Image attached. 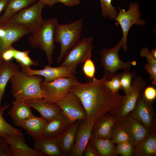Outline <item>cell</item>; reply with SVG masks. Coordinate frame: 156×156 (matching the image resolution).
<instances>
[{
    "label": "cell",
    "mask_w": 156,
    "mask_h": 156,
    "mask_svg": "<svg viewBox=\"0 0 156 156\" xmlns=\"http://www.w3.org/2000/svg\"><path fill=\"white\" fill-rule=\"evenodd\" d=\"M147 85L142 76H137L132 82L130 91L123 96L119 109L114 117L117 122L130 114L133 110L139 97Z\"/></svg>",
    "instance_id": "obj_10"
},
{
    "label": "cell",
    "mask_w": 156,
    "mask_h": 156,
    "mask_svg": "<svg viewBox=\"0 0 156 156\" xmlns=\"http://www.w3.org/2000/svg\"><path fill=\"white\" fill-rule=\"evenodd\" d=\"M122 43L121 38L114 47L110 49L103 48L99 52L101 56V65L104 70L103 76L107 78V81L111 80L118 70H122L123 71H128L132 66L136 65L134 61L124 62L120 58L119 52Z\"/></svg>",
    "instance_id": "obj_5"
},
{
    "label": "cell",
    "mask_w": 156,
    "mask_h": 156,
    "mask_svg": "<svg viewBox=\"0 0 156 156\" xmlns=\"http://www.w3.org/2000/svg\"><path fill=\"white\" fill-rule=\"evenodd\" d=\"M71 124L62 111L55 117L47 121L42 136L56 140L66 131Z\"/></svg>",
    "instance_id": "obj_16"
},
{
    "label": "cell",
    "mask_w": 156,
    "mask_h": 156,
    "mask_svg": "<svg viewBox=\"0 0 156 156\" xmlns=\"http://www.w3.org/2000/svg\"><path fill=\"white\" fill-rule=\"evenodd\" d=\"M117 122L114 116L109 114L102 116L94 123L92 133L99 138L111 139L113 128Z\"/></svg>",
    "instance_id": "obj_19"
},
{
    "label": "cell",
    "mask_w": 156,
    "mask_h": 156,
    "mask_svg": "<svg viewBox=\"0 0 156 156\" xmlns=\"http://www.w3.org/2000/svg\"><path fill=\"white\" fill-rule=\"evenodd\" d=\"M39 1L45 5H48L50 7L59 2L58 0H39Z\"/></svg>",
    "instance_id": "obj_44"
},
{
    "label": "cell",
    "mask_w": 156,
    "mask_h": 156,
    "mask_svg": "<svg viewBox=\"0 0 156 156\" xmlns=\"http://www.w3.org/2000/svg\"><path fill=\"white\" fill-rule=\"evenodd\" d=\"M89 142L96 149L99 156H118L115 146L111 139L97 138L92 135Z\"/></svg>",
    "instance_id": "obj_28"
},
{
    "label": "cell",
    "mask_w": 156,
    "mask_h": 156,
    "mask_svg": "<svg viewBox=\"0 0 156 156\" xmlns=\"http://www.w3.org/2000/svg\"><path fill=\"white\" fill-rule=\"evenodd\" d=\"M140 55L146 58L147 63L156 67V58L152 55L148 47H145L141 49L140 51Z\"/></svg>",
    "instance_id": "obj_38"
},
{
    "label": "cell",
    "mask_w": 156,
    "mask_h": 156,
    "mask_svg": "<svg viewBox=\"0 0 156 156\" xmlns=\"http://www.w3.org/2000/svg\"><path fill=\"white\" fill-rule=\"evenodd\" d=\"M94 123L86 119L81 121L77 129L73 147L69 156H82L86 146L92 135V130Z\"/></svg>",
    "instance_id": "obj_15"
},
{
    "label": "cell",
    "mask_w": 156,
    "mask_h": 156,
    "mask_svg": "<svg viewBox=\"0 0 156 156\" xmlns=\"http://www.w3.org/2000/svg\"><path fill=\"white\" fill-rule=\"evenodd\" d=\"M29 51H21L15 49L13 58L15 59L21 69L30 67L32 65H38V63L29 56Z\"/></svg>",
    "instance_id": "obj_30"
},
{
    "label": "cell",
    "mask_w": 156,
    "mask_h": 156,
    "mask_svg": "<svg viewBox=\"0 0 156 156\" xmlns=\"http://www.w3.org/2000/svg\"><path fill=\"white\" fill-rule=\"evenodd\" d=\"M77 79L75 76L61 77L49 82L42 81L41 83L45 97L44 100L49 104L55 103L63 100L70 92L73 85Z\"/></svg>",
    "instance_id": "obj_8"
},
{
    "label": "cell",
    "mask_w": 156,
    "mask_h": 156,
    "mask_svg": "<svg viewBox=\"0 0 156 156\" xmlns=\"http://www.w3.org/2000/svg\"><path fill=\"white\" fill-rule=\"evenodd\" d=\"M81 0H58L59 2H61L66 6L72 7L79 5Z\"/></svg>",
    "instance_id": "obj_43"
},
{
    "label": "cell",
    "mask_w": 156,
    "mask_h": 156,
    "mask_svg": "<svg viewBox=\"0 0 156 156\" xmlns=\"http://www.w3.org/2000/svg\"><path fill=\"white\" fill-rule=\"evenodd\" d=\"M30 107L25 101L14 99L8 112L14 124L23 128L25 121L34 115Z\"/></svg>",
    "instance_id": "obj_20"
},
{
    "label": "cell",
    "mask_w": 156,
    "mask_h": 156,
    "mask_svg": "<svg viewBox=\"0 0 156 156\" xmlns=\"http://www.w3.org/2000/svg\"><path fill=\"white\" fill-rule=\"evenodd\" d=\"M92 54H90L84 62L82 71L87 78L92 79L95 78V67L94 64L91 59Z\"/></svg>",
    "instance_id": "obj_35"
},
{
    "label": "cell",
    "mask_w": 156,
    "mask_h": 156,
    "mask_svg": "<svg viewBox=\"0 0 156 156\" xmlns=\"http://www.w3.org/2000/svg\"><path fill=\"white\" fill-rule=\"evenodd\" d=\"M36 0H9L3 14L0 16V24L8 21L21 10L34 3Z\"/></svg>",
    "instance_id": "obj_27"
},
{
    "label": "cell",
    "mask_w": 156,
    "mask_h": 156,
    "mask_svg": "<svg viewBox=\"0 0 156 156\" xmlns=\"http://www.w3.org/2000/svg\"><path fill=\"white\" fill-rule=\"evenodd\" d=\"M156 155V134L155 131L134 147L133 156H153Z\"/></svg>",
    "instance_id": "obj_25"
},
{
    "label": "cell",
    "mask_w": 156,
    "mask_h": 156,
    "mask_svg": "<svg viewBox=\"0 0 156 156\" xmlns=\"http://www.w3.org/2000/svg\"><path fill=\"white\" fill-rule=\"evenodd\" d=\"M106 86L113 92L116 93L120 90H122L120 83V73L115 74L114 76L109 81H106Z\"/></svg>",
    "instance_id": "obj_36"
},
{
    "label": "cell",
    "mask_w": 156,
    "mask_h": 156,
    "mask_svg": "<svg viewBox=\"0 0 156 156\" xmlns=\"http://www.w3.org/2000/svg\"><path fill=\"white\" fill-rule=\"evenodd\" d=\"M81 120L71 124L60 136L56 139L62 156H69L73 147L77 131Z\"/></svg>",
    "instance_id": "obj_21"
},
{
    "label": "cell",
    "mask_w": 156,
    "mask_h": 156,
    "mask_svg": "<svg viewBox=\"0 0 156 156\" xmlns=\"http://www.w3.org/2000/svg\"><path fill=\"white\" fill-rule=\"evenodd\" d=\"M47 121L42 117H38L34 115L26 120L23 128L34 139L42 136Z\"/></svg>",
    "instance_id": "obj_26"
},
{
    "label": "cell",
    "mask_w": 156,
    "mask_h": 156,
    "mask_svg": "<svg viewBox=\"0 0 156 156\" xmlns=\"http://www.w3.org/2000/svg\"><path fill=\"white\" fill-rule=\"evenodd\" d=\"M58 24L56 18L44 20L41 29L29 38V43L34 48H39L44 51L47 59L48 65L53 64V55L55 47L54 34Z\"/></svg>",
    "instance_id": "obj_4"
},
{
    "label": "cell",
    "mask_w": 156,
    "mask_h": 156,
    "mask_svg": "<svg viewBox=\"0 0 156 156\" xmlns=\"http://www.w3.org/2000/svg\"><path fill=\"white\" fill-rule=\"evenodd\" d=\"M83 155L84 156H98L99 154L95 148L88 142L85 147Z\"/></svg>",
    "instance_id": "obj_41"
},
{
    "label": "cell",
    "mask_w": 156,
    "mask_h": 156,
    "mask_svg": "<svg viewBox=\"0 0 156 156\" xmlns=\"http://www.w3.org/2000/svg\"><path fill=\"white\" fill-rule=\"evenodd\" d=\"M92 36L84 38L66 54L60 66L67 68L75 75L78 65L83 63L92 54L93 49Z\"/></svg>",
    "instance_id": "obj_7"
},
{
    "label": "cell",
    "mask_w": 156,
    "mask_h": 156,
    "mask_svg": "<svg viewBox=\"0 0 156 156\" xmlns=\"http://www.w3.org/2000/svg\"><path fill=\"white\" fill-rule=\"evenodd\" d=\"M151 53L152 55L156 58V49L152 50L151 51Z\"/></svg>",
    "instance_id": "obj_46"
},
{
    "label": "cell",
    "mask_w": 156,
    "mask_h": 156,
    "mask_svg": "<svg viewBox=\"0 0 156 156\" xmlns=\"http://www.w3.org/2000/svg\"><path fill=\"white\" fill-rule=\"evenodd\" d=\"M83 23V19L80 18L68 24H58L56 26L54 41L61 46L60 55L56 58L57 63H60L68 52L80 40Z\"/></svg>",
    "instance_id": "obj_3"
},
{
    "label": "cell",
    "mask_w": 156,
    "mask_h": 156,
    "mask_svg": "<svg viewBox=\"0 0 156 156\" xmlns=\"http://www.w3.org/2000/svg\"><path fill=\"white\" fill-rule=\"evenodd\" d=\"M34 140V148L42 156H62L56 140L43 136Z\"/></svg>",
    "instance_id": "obj_23"
},
{
    "label": "cell",
    "mask_w": 156,
    "mask_h": 156,
    "mask_svg": "<svg viewBox=\"0 0 156 156\" xmlns=\"http://www.w3.org/2000/svg\"><path fill=\"white\" fill-rule=\"evenodd\" d=\"M115 147L118 155L133 156L134 147L131 142L125 141L119 143Z\"/></svg>",
    "instance_id": "obj_34"
},
{
    "label": "cell",
    "mask_w": 156,
    "mask_h": 156,
    "mask_svg": "<svg viewBox=\"0 0 156 156\" xmlns=\"http://www.w3.org/2000/svg\"><path fill=\"white\" fill-rule=\"evenodd\" d=\"M144 68L146 73L149 74V78L152 84L156 86V67L147 63Z\"/></svg>",
    "instance_id": "obj_40"
},
{
    "label": "cell",
    "mask_w": 156,
    "mask_h": 156,
    "mask_svg": "<svg viewBox=\"0 0 156 156\" xmlns=\"http://www.w3.org/2000/svg\"><path fill=\"white\" fill-rule=\"evenodd\" d=\"M120 83L122 90L125 94H127L131 90L132 79L136 77L138 75L135 70L131 71H123L120 73Z\"/></svg>",
    "instance_id": "obj_31"
},
{
    "label": "cell",
    "mask_w": 156,
    "mask_h": 156,
    "mask_svg": "<svg viewBox=\"0 0 156 156\" xmlns=\"http://www.w3.org/2000/svg\"><path fill=\"white\" fill-rule=\"evenodd\" d=\"M0 156H11L9 145L4 137L0 136Z\"/></svg>",
    "instance_id": "obj_39"
},
{
    "label": "cell",
    "mask_w": 156,
    "mask_h": 156,
    "mask_svg": "<svg viewBox=\"0 0 156 156\" xmlns=\"http://www.w3.org/2000/svg\"><path fill=\"white\" fill-rule=\"evenodd\" d=\"M102 11V14L104 18L114 19L118 13L116 8L112 4V0H100Z\"/></svg>",
    "instance_id": "obj_33"
},
{
    "label": "cell",
    "mask_w": 156,
    "mask_h": 156,
    "mask_svg": "<svg viewBox=\"0 0 156 156\" xmlns=\"http://www.w3.org/2000/svg\"><path fill=\"white\" fill-rule=\"evenodd\" d=\"M153 102L145 99L142 95L138 99L135 107L129 115L150 131L153 130L154 113Z\"/></svg>",
    "instance_id": "obj_13"
},
{
    "label": "cell",
    "mask_w": 156,
    "mask_h": 156,
    "mask_svg": "<svg viewBox=\"0 0 156 156\" xmlns=\"http://www.w3.org/2000/svg\"><path fill=\"white\" fill-rule=\"evenodd\" d=\"M45 6L38 1L19 11L8 21L25 27L31 34L36 33L42 27L44 22L42 12Z\"/></svg>",
    "instance_id": "obj_6"
},
{
    "label": "cell",
    "mask_w": 156,
    "mask_h": 156,
    "mask_svg": "<svg viewBox=\"0 0 156 156\" xmlns=\"http://www.w3.org/2000/svg\"><path fill=\"white\" fill-rule=\"evenodd\" d=\"M107 78L95 77L87 83L77 81L72 86L70 92L76 95L81 101L86 114V120L94 123L107 114L115 116L121 104L123 96L118 92L114 93L105 86Z\"/></svg>",
    "instance_id": "obj_1"
},
{
    "label": "cell",
    "mask_w": 156,
    "mask_h": 156,
    "mask_svg": "<svg viewBox=\"0 0 156 156\" xmlns=\"http://www.w3.org/2000/svg\"><path fill=\"white\" fill-rule=\"evenodd\" d=\"M15 49L12 46L5 51L1 54L2 60L4 61H11L13 58Z\"/></svg>",
    "instance_id": "obj_42"
},
{
    "label": "cell",
    "mask_w": 156,
    "mask_h": 156,
    "mask_svg": "<svg viewBox=\"0 0 156 156\" xmlns=\"http://www.w3.org/2000/svg\"><path fill=\"white\" fill-rule=\"evenodd\" d=\"M20 67L12 62L4 61L0 66V110L3 107L1 102L7 84L12 76L20 70Z\"/></svg>",
    "instance_id": "obj_24"
},
{
    "label": "cell",
    "mask_w": 156,
    "mask_h": 156,
    "mask_svg": "<svg viewBox=\"0 0 156 156\" xmlns=\"http://www.w3.org/2000/svg\"><path fill=\"white\" fill-rule=\"evenodd\" d=\"M118 8L119 13L114 19L116 21V24H119L121 28L123 34L122 47L123 50L126 51L128 49L127 38L131 27L134 25H143L146 24V22L140 19L141 12L137 2H131L127 11L120 7Z\"/></svg>",
    "instance_id": "obj_9"
},
{
    "label": "cell",
    "mask_w": 156,
    "mask_h": 156,
    "mask_svg": "<svg viewBox=\"0 0 156 156\" xmlns=\"http://www.w3.org/2000/svg\"><path fill=\"white\" fill-rule=\"evenodd\" d=\"M142 95L144 98L148 101L153 102L156 98V89L153 86L146 87Z\"/></svg>",
    "instance_id": "obj_37"
},
{
    "label": "cell",
    "mask_w": 156,
    "mask_h": 156,
    "mask_svg": "<svg viewBox=\"0 0 156 156\" xmlns=\"http://www.w3.org/2000/svg\"><path fill=\"white\" fill-rule=\"evenodd\" d=\"M55 104L61 109L71 124L86 118V111L81 101L72 92H69L64 99Z\"/></svg>",
    "instance_id": "obj_12"
},
{
    "label": "cell",
    "mask_w": 156,
    "mask_h": 156,
    "mask_svg": "<svg viewBox=\"0 0 156 156\" xmlns=\"http://www.w3.org/2000/svg\"><path fill=\"white\" fill-rule=\"evenodd\" d=\"M30 33L25 27L8 21L0 24V53L1 55L13 43Z\"/></svg>",
    "instance_id": "obj_11"
},
{
    "label": "cell",
    "mask_w": 156,
    "mask_h": 156,
    "mask_svg": "<svg viewBox=\"0 0 156 156\" xmlns=\"http://www.w3.org/2000/svg\"><path fill=\"white\" fill-rule=\"evenodd\" d=\"M25 102L31 107L37 110L41 117L46 121L54 118L62 111L56 104L48 103L43 99Z\"/></svg>",
    "instance_id": "obj_22"
},
{
    "label": "cell",
    "mask_w": 156,
    "mask_h": 156,
    "mask_svg": "<svg viewBox=\"0 0 156 156\" xmlns=\"http://www.w3.org/2000/svg\"><path fill=\"white\" fill-rule=\"evenodd\" d=\"M117 122L127 133L134 147L144 140L150 132L129 114Z\"/></svg>",
    "instance_id": "obj_14"
},
{
    "label": "cell",
    "mask_w": 156,
    "mask_h": 156,
    "mask_svg": "<svg viewBox=\"0 0 156 156\" xmlns=\"http://www.w3.org/2000/svg\"><path fill=\"white\" fill-rule=\"evenodd\" d=\"M8 107V105H5L0 110V136L4 137L11 135L23 136V134L20 129L15 128L9 124L3 117V112Z\"/></svg>",
    "instance_id": "obj_29"
},
{
    "label": "cell",
    "mask_w": 156,
    "mask_h": 156,
    "mask_svg": "<svg viewBox=\"0 0 156 156\" xmlns=\"http://www.w3.org/2000/svg\"><path fill=\"white\" fill-rule=\"evenodd\" d=\"M9 0H0V13L5 10Z\"/></svg>",
    "instance_id": "obj_45"
},
{
    "label": "cell",
    "mask_w": 156,
    "mask_h": 156,
    "mask_svg": "<svg viewBox=\"0 0 156 156\" xmlns=\"http://www.w3.org/2000/svg\"><path fill=\"white\" fill-rule=\"evenodd\" d=\"M111 140L114 144L125 141L131 142L127 133L117 122L113 128Z\"/></svg>",
    "instance_id": "obj_32"
},
{
    "label": "cell",
    "mask_w": 156,
    "mask_h": 156,
    "mask_svg": "<svg viewBox=\"0 0 156 156\" xmlns=\"http://www.w3.org/2000/svg\"><path fill=\"white\" fill-rule=\"evenodd\" d=\"M3 61V60L1 57V55L0 53V66L1 64Z\"/></svg>",
    "instance_id": "obj_47"
},
{
    "label": "cell",
    "mask_w": 156,
    "mask_h": 156,
    "mask_svg": "<svg viewBox=\"0 0 156 156\" xmlns=\"http://www.w3.org/2000/svg\"><path fill=\"white\" fill-rule=\"evenodd\" d=\"M27 74L37 75L43 76L45 82H49L61 77H72L75 76L67 68L60 66L58 67H51L49 65H46L44 69L35 70L30 67L21 69Z\"/></svg>",
    "instance_id": "obj_17"
},
{
    "label": "cell",
    "mask_w": 156,
    "mask_h": 156,
    "mask_svg": "<svg viewBox=\"0 0 156 156\" xmlns=\"http://www.w3.org/2000/svg\"><path fill=\"white\" fill-rule=\"evenodd\" d=\"M10 80L11 92L15 99L25 101L45 97L41 88L43 79L41 76L29 75L19 70L12 76Z\"/></svg>",
    "instance_id": "obj_2"
},
{
    "label": "cell",
    "mask_w": 156,
    "mask_h": 156,
    "mask_svg": "<svg viewBox=\"0 0 156 156\" xmlns=\"http://www.w3.org/2000/svg\"><path fill=\"white\" fill-rule=\"evenodd\" d=\"M4 138L9 145L11 156H42L28 146L23 136L11 135Z\"/></svg>",
    "instance_id": "obj_18"
}]
</instances>
